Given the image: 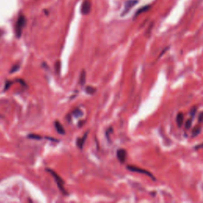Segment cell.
I'll return each instance as SVG.
<instances>
[{"label":"cell","mask_w":203,"mask_h":203,"mask_svg":"<svg viewBox=\"0 0 203 203\" xmlns=\"http://www.w3.org/2000/svg\"><path fill=\"white\" fill-rule=\"evenodd\" d=\"M25 23H26V19H25V16L21 14L18 18L16 24H15V34L18 38L21 37V35L22 34V30L25 27Z\"/></svg>","instance_id":"obj_1"},{"label":"cell","mask_w":203,"mask_h":203,"mask_svg":"<svg viewBox=\"0 0 203 203\" xmlns=\"http://www.w3.org/2000/svg\"><path fill=\"white\" fill-rule=\"evenodd\" d=\"M46 171L49 172L51 175H52V177L54 178V179H55V181H56V183H57V186H58V188L60 189V190L62 192L64 195H68V192L66 191V190H65L64 188V181H63V179L61 178V177H60L59 175H57L56 172H53L52 170L48 169V168H47Z\"/></svg>","instance_id":"obj_2"},{"label":"cell","mask_w":203,"mask_h":203,"mask_svg":"<svg viewBox=\"0 0 203 203\" xmlns=\"http://www.w3.org/2000/svg\"><path fill=\"white\" fill-rule=\"evenodd\" d=\"M127 169L129 170V171H130V172H138V173H141V174L146 175H148V176H149V177L151 178L152 179H153V180H155L154 175H152V174H151V173H150L148 171H147V170L141 169V168H139V167H134V166H128L127 167Z\"/></svg>","instance_id":"obj_3"},{"label":"cell","mask_w":203,"mask_h":203,"mask_svg":"<svg viewBox=\"0 0 203 203\" xmlns=\"http://www.w3.org/2000/svg\"><path fill=\"white\" fill-rule=\"evenodd\" d=\"M137 3H138L137 0H129V1H127L126 3H125L124 10L121 13V16H124L125 14H126L131 9L133 8V6L137 4Z\"/></svg>","instance_id":"obj_4"},{"label":"cell","mask_w":203,"mask_h":203,"mask_svg":"<svg viewBox=\"0 0 203 203\" xmlns=\"http://www.w3.org/2000/svg\"><path fill=\"white\" fill-rule=\"evenodd\" d=\"M90 9H91V6H90V2L88 0H85L83 1V3L81 6V12L83 14L87 15L90 12Z\"/></svg>","instance_id":"obj_5"},{"label":"cell","mask_w":203,"mask_h":203,"mask_svg":"<svg viewBox=\"0 0 203 203\" xmlns=\"http://www.w3.org/2000/svg\"><path fill=\"white\" fill-rule=\"evenodd\" d=\"M126 155H127L126 151H125V149L121 148V149H118V151H117V157H118V160L121 162V164L125 163V159H126Z\"/></svg>","instance_id":"obj_6"},{"label":"cell","mask_w":203,"mask_h":203,"mask_svg":"<svg viewBox=\"0 0 203 203\" xmlns=\"http://www.w3.org/2000/svg\"><path fill=\"white\" fill-rule=\"evenodd\" d=\"M88 132H87V133H85L84 135H83V137L77 139V141H76V145H77V147H78L79 148H80V149H82L83 147V145H84L85 141H86V139H87V137H88Z\"/></svg>","instance_id":"obj_7"},{"label":"cell","mask_w":203,"mask_h":203,"mask_svg":"<svg viewBox=\"0 0 203 203\" xmlns=\"http://www.w3.org/2000/svg\"><path fill=\"white\" fill-rule=\"evenodd\" d=\"M54 125H55V128H56V130H57V131L58 132V133H60V134H62V135H64L65 134L64 129L63 125L60 123L59 121H55Z\"/></svg>","instance_id":"obj_8"},{"label":"cell","mask_w":203,"mask_h":203,"mask_svg":"<svg viewBox=\"0 0 203 203\" xmlns=\"http://www.w3.org/2000/svg\"><path fill=\"white\" fill-rule=\"evenodd\" d=\"M176 122H177L178 126L179 127V128L183 125V114L182 113H178L177 116H176Z\"/></svg>","instance_id":"obj_9"},{"label":"cell","mask_w":203,"mask_h":203,"mask_svg":"<svg viewBox=\"0 0 203 203\" xmlns=\"http://www.w3.org/2000/svg\"><path fill=\"white\" fill-rule=\"evenodd\" d=\"M86 83V71L84 70H83L81 71V74H80V76H79V83L80 85H83L85 84Z\"/></svg>","instance_id":"obj_10"},{"label":"cell","mask_w":203,"mask_h":203,"mask_svg":"<svg viewBox=\"0 0 203 203\" xmlns=\"http://www.w3.org/2000/svg\"><path fill=\"white\" fill-rule=\"evenodd\" d=\"M150 6H143V7H141V9H139L136 12L135 14V18H136L137 16H138L139 14H142V13H144V12H146L148 11V10H149Z\"/></svg>","instance_id":"obj_11"},{"label":"cell","mask_w":203,"mask_h":203,"mask_svg":"<svg viewBox=\"0 0 203 203\" xmlns=\"http://www.w3.org/2000/svg\"><path fill=\"white\" fill-rule=\"evenodd\" d=\"M85 90L88 94H93L96 92V88H94V87H91V86H88Z\"/></svg>","instance_id":"obj_12"},{"label":"cell","mask_w":203,"mask_h":203,"mask_svg":"<svg viewBox=\"0 0 203 203\" xmlns=\"http://www.w3.org/2000/svg\"><path fill=\"white\" fill-rule=\"evenodd\" d=\"M200 128H199V127H196V128H195V129L193 130V131H192V133H193L192 136H195L198 135V134L200 133Z\"/></svg>","instance_id":"obj_13"},{"label":"cell","mask_w":203,"mask_h":203,"mask_svg":"<svg viewBox=\"0 0 203 203\" xmlns=\"http://www.w3.org/2000/svg\"><path fill=\"white\" fill-rule=\"evenodd\" d=\"M191 125H192V118L188 119V120L186 121V123H185V128H186V130H189V129H190Z\"/></svg>","instance_id":"obj_14"},{"label":"cell","mask_w":203,"mask_h":203,"mask_svg":"<svg viewBox=\"0 0 203 203\" xmlns=\"http://www.w3.org/2000/svg\"><path fill=\"white\" fill-rule=\"evenodd\" d=\"M29 138L34 139V140H41V136L38 135H35V134H30V135L28 136Z\"/></svg>","instance_id":"obj_15"},{"label":"cell","mask_w":203,"mask_h":203,"mask_svg":"<svg viewBox=\"0 0 203 203\" xmlns=\"http://www.w3.org/2000/svg\"><path fill=\"white\" fill-rule=\"evenodd\" d=\"M55 69L57 71V73H60V62L59 60H57L56 64H55Z\"/></svg>","instance_id":"obj_16"},{"label":"cell","mask_w":203,"mask_h":203,"mask_svg":"<svg viewBox=\"0 0 203 203\" xmlns=\"http://www.w3.org/2000/svg\"><path fill=\"white\" fill-rule=\"evenodd\" d=\"M19 64H18V65H14V67L10 69V73H14V71H18V69L19 68Z\"/></svg>","instance_id":"obj_17"},{"label":"cell","mask_w":203,"mask_h":203,"mask_svg":"<svg viewBox=\"0 0 203 203\" xmlns=\"http://www.w3.org/2000/svg\"><path fill=\"white\" fill-rule=\"evenodd\" d=\"M73 114L76 116V117H79V115H82V112L79 110H76L73 112Z\"/></svg>","instance_id":"obj_18"},{"label":"cell","mask_w":203,"mask_h":203,"mask_svg":"<svg viewBox=\"0 0 203 203\" xmlns=\"http://www.w3.org/2000/svg\"><path fill=\"white\" fill-rule=\"evenodd\" d=\"M196 111H197V110H196V108H193L191 110H190V115L191 116L192 118L195 117V113H196Z\"/></svg>","instance_id":"obj_19"},{"label":"cell","mask_w":203,"mask_h":203,"mask_svg":"<svg viewBox=\"0 0 203 203\" xmlns=\"http://www.w3.org/2000/svg\"><path fill=\"white\" fill-rule=\"evenodd\" d=\"M198 121L199 122H203V112L200 113V115L198 116Z\"/></svg>","instance_id":"obj_20"},{"label":"cell","mask_w":203,"mask_h":203,"mask_svg":"<svg viewBox=\"0 0 203 203\" xmlns=\"http://www.w3.org/2000/svg\"><path fill=\"white\" fill-rule=\"evenodd\" d=\"M10 83V82H7V83H6V87H5V88H4V89H5V90H7V89H8V88H9V87H10V86L11 85V83Z\"/></svg>","instance_id":"obj_21"}]
</instances>
